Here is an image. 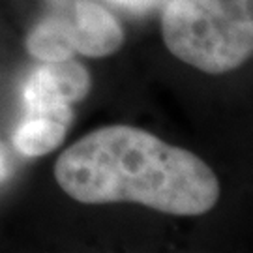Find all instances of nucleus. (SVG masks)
Listing matches in <instances>:
<instances>
[{
  "mask_svg": "<svg viewBox=\"0 0 253 253\" xmlns=\"http://www.w3.org/2000/svg\"><path fill=\"white\" fill-rule=\"evenodd\" d=\"M54 178L84 205L137 203L174 216H199L219 199L216 172L190 150L133 126H105L66 148Z\"/></svg>",
  "mask_w": 253,
  "mask_h": 253,
  "instance_id": "nucleus-1",
  "label": "nucleus"
},
{
  "mask_svg": "<svg viewBox=\"0 0 253 253\" xmlns=\"http://www.w3.org/2000/svg\"><path fill=\"white\" fill-rule=\"evenodd\" d=\"M253 0H167L162 34L167 49L205 73L236 70L253 51Z\"/></svg>",
  "mask_w": 253,
  "mask_h": 253,
  "instance_id": "nucleus-2",
  "label": "nucleus"
},
{
  "mask_svg": "<svg viewBox=\"0 0 253 253\" xmlns=\"http://www.w3.org/2000/svg\"><path fill=\"white\" fill-rule=\"evenodd\" d=\"M90 73L72 58L45 62L28 77L23 88L27 111H70L90 90Z\"/></svg>",
  "mask_w": 253,
  "mask_h": 253,
  "instance_id": "nucleus-3",
  "label": "nucleus"
},
{
  "mask_svg": "<svg viewBox=\"0 0 253 253\" xmlns=\"http://www.w3.org/2000/svg\"><path fill=\"white\" fill-rule=\"evenodd\" d=\"M62 11L70 32L75 53L84 56H109L124 42V32L117 19L94 0H73L66 8H53Z\"/></svg>",
  "mask_w": 253,
  "mask_h": 253,
  "instance_id": "nucleus-4",
  "label": "nucleus"
},
{
  "mask_svg": "<svg viewBox=\"0 0 253 253\" xmlns=\"http://www.w3.org/2000/svg\"><path fill=\"white\" fill-rule=\"evenodd\" d=\"M70 120L72 111H27L15 129L13 145L28 158L49 154L62 143Z\"/></svg>",
  "mask_w": 253,
  "mask_h": 253,
  "instance_id": "nucleus-5",
  "label": "nucleus"
},
{
  "mask_svg": "<svg viewBox=\"0 0 253 253\" xmlns=\"http://www.w3.org/2000/svg\"><path fill=\"white\" fill-rule=\"evenodd\" d=\"M27 49L42 62H58L72 58L75 47L68 19L62 11L53 9L51 15L43 17L30 30L27 38Z\"/></svg>",
  "mask_w": 253,
  "mask_h": 253,
  "instance_id": "nucleus-6",
  "label": "nucleus"
},
{
  "mask_svg": "<svg viewBox=\"0 0 253 253\" xmlns=\"http://www.w3.org/2000/svg\"><path fill=\"white\" fill-rule=\"evenodd\" d=\"M107 2L122 9H127L131 13H145V11H150V9L162 6L167 0H107Z\"/></svg>",
  "mask_w": 253,
  "mask_h": 253,
  "instance_id": "nucleus-7",
  "label": "nucleus"
},
{
  "mask_svg": "<svg viewBox=\"0 0 253 253\" xmlns=\"http://www.w3.org/2000/svg\"><path fill=\"white\" fill-rule=\"evenodd\" d=\"M6 178H8V158H6V154L0 146V184Z\"/></svg>",
  "mask_w": 253,
  "mask_h": 253,
  "instance_id": "nucleus-8",
  "label": "nucleus"
},
{
  "mask_svg": "<svg viewBox=\"0 0 253 253\" xmlns=\"http://www.w3.org/2000/svg\"><path fill=\"white\" fill-rule=\"evenodd\" d=\"M51 4H53V8H66V6H70L73 0H49Z\"/></svg>",
  "mask_w": 253,
  "mask_h": 253,
  "instance_id": "nucleus-9",
  "label": "nucleus"
}]
</instances>
